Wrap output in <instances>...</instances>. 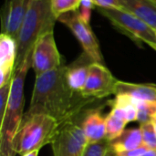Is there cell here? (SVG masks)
<instances>
[{
  "instance_id": "obj_1",
  "label": "cell",
  "mask_w": 156,
  "mask_h": 156,
  "mask_svg": "<svg viewBox=\"0 0 156 156\" xmlns=\"http://www.w3.org/2000/svg\"><path fill=\"white\" fill-rule=\"evenodd\" d=\"M66 70L67 66L63 64L36 77L30 105L24 116L43 113L62 123L78 116L85 105L94 101L69 87Z\"/></svg>"
},
{
  "instance_id": "obj_2",
  "label": "cell",
  "mask_w": 156,
  "mask_h": 156,
  "mask_svg": "<svg viewBox=\"0 0 156 156\" xmlns=\"http://www.w3.org/2000/svg\"><path fill=\"white\" fill-rule=\"evenodd\" d=\"M32 66V55L16 69L11 81V89L6 109L0 122V155L15 156L13 140L20 128L24 117L25 80Z\"/></svg>"
},
{
  "instance_id": "obj_3",
  "label": "cell",
  "mask_w": 156,
  "mask_h": 156,
  "mask_svg": "<svg viewBox=\"0 0 156 156\" xmlns=\"http://www.w3.org/2000/svg\"><path fill=\"white\" fill-rule=\"evenodd\" d=\"M56 21L58 19L52 13L50 0H31L16 39L17 44L16 69L32 55L38 38L53 31Z\"/></svg>"
},
{
  "instance_id": "obj_4",
  "label": "cell",
  "mask_w": 156,
  "mask_h": 156,
  "mask_svg": "<svg viewBox=\"0 0 156 156\" xmlns=\"http://www.w3.org/2000/svg\"><path fill=\"white\" fill-rule=\"evenodd\" d=\"M59 125L60 123L55 118L47 114L37 113L24 116L13 140V151L15 154L23 155L50 144Z\"/></svg>"
},
{
  "instance_id": "obj_5",
  "label": "cell",
  "mask_w": 156,
  "mask_h": 156,
  "mask_svg": "<svg viewBox=\"0 0 156 156\" xmlns=\"http://www.w3.org/2000/svg\"><path fill=\"white\" fill-rule=\"evenodd\" d=\"M97 10L133 40L144 42L156 51V30L144 20L124 8L97 7Z\"/></svg>"
},
{
  "instance_id": "obj_6",
  "label": "cell",
  "mask_w": 156,
  "mask_h": 156,
  "mask_svg": "<svg viewBox=\"0 0 156 156\" xmlns=\"http://www.w3.org/2000/svg\"><path fill=\"white\" fill-rule=\"evenodd\" d=\"M80 113L75 118L60 123L50 144L53 156L83 155L88 142L81 126L83 116L81 120H80Z\"/></svg>"
},
{
  "instance_id": "obj_7",
  "label": "cell",
  "mask_w": 156,
  "mask_h": 156,
  "mask_svg": "<svg viewBox=\"0 0 156 156\" xmlns=\"http://www.w3.org/2000/svg\"><path fill=\"white\" fill-rule=\"evenodd\" d=\"M58 21L69 27L80 43L84 53H86L94 62L103 64V56L101 51L99 41L91 29L90 23L85 22L80 17L79 10L58 17Z\"/></svg>"
},
{
  "instance_id": "obj_8",
  "label": "cell",
  "mask_w": 156,
  "mask_h": 156,
  "mask_svg": "<svg viewBox=\"0 0 156 156\" xmlns=\"http://www.w3.org/2000/svg\"><path fill=\"white\" fill-rule=\"evenodd\" d=\"M63 65L62 57L58 49L54 31L41 36L32 52V69L36 77L56 69Z\"/></svg>"
},
{
  "instance_id": "obj_9",
  "label": "cell",
  "mask_w": 156,
  "mask_h": 156,
  "mask_svg": "<svg viewBox=\"0 0 156 156\" xmlns=\"http://www.w3.org/2000/svg\"><path fill=\"white\" fill-rule=\"evenodd\" d=\"M116 80L112 72L102 63L92 62L90 66L86 84L81 91L84 97L90 99H103L115 94Z\"/></svg>"
},
{
  "instance_id": "obj_10",
  "label": "cell",
  "mask_w": 156,
  "mask_h": 156,
  "mask_svg": "<svg viewBox=\"0 0 156 156\" xmlns=\"http://www.w3.org/2000/svg\"><path fill=\"white\" fill-rule=\"evenodd\" d=\"M31 0H5L1 10V33L16 39Z\"/></svg>"
},
{
  "instance_id": "obj_11",
  "label": "cell",
  "mask_w": 156,
  "mask_h": 156,
  "mask_svg": "<svg viewBox=\"0 0 156 156\" xmlns=\"http://www.w3.org/2000/svg\"><path fill=\"white\" fill-rule=\"evenodd\" d=\"M17 44L15 37L1 33L0 35V87L12 81L16 70Z\"/></svg>"
},
{
  "instance_id": "obj_12",
  "label": "cell",
  "mask_w": 156,
  "mask_h": 156,
  "mask_svg": "<svg viewBox=\"0 0 156 156\" xmlns=\"http://www.w3.org/2000/svg\"><path fill=\"white\" fill-rule=\"evenodd\" d=\"M81 126L88 144H95L106 139V122L101 110L94 109L86 112Z\"/></svg>"
},
{
  "instance_id": "obj_13",
  "label": "cell",
  "mask_w": 156,
  "mask_h": 156,
  "mask_svg": "<svg viewBox=\"0 0 156 156\" xmlns=\"http://www.w3.org/2000/svg\"><path fill=\"white\" fill-rule=\"evenodd\" d=\"M92 62L94 61L83 52L78 59L67 66V81L74 91L81 93L87 81L90 66Z\"/></svg>"
},
{
  "instance_id": "obj_14",
  "label": "cell",
  "mask_w": 156,
  "mask_h": 156,
  "mask_svg": "<svg viewBox=\"0 0 156 156\" xmlns=\"http://www.w3.org/2000/svg\"><path fill=\"white\" fill-rule=\"evenodd\" d=\"M117 94L128 95L138 101H156V85L118 80L115 90V95Z\"/></svg>"
},
{
  "instance_id": "obj_15",
  "label": "cell",
  "mask_w": 156,
  "mask_h": 156,
  "mask_svg": "<svg viewBox=\"0 0 156 156\" xmlns=\"http://www.w3.org/2000/svg\"><path fill=\"white\" fill-rule=\"evenodd\" d=\"M122 8L135 15L156 30V5L150 0H119Z\"/></svg>"
},
{
  "instance_id": "obj_16",
  "label": "cell",
  "mask_w": 156,
  "mask_h": 156,
  "mask_svg": "<svg viewBox=\"0 0 156 156\" xmlns=\"http://www.w3.org/2000/svg\"><path fill=\"white\" fill-rule=\"evenodd\" d=\"M144 144L141 128L124 130L123 133L112 142H110L111 149L114 153L133 150Z\"/></svg>"
},
{
  "instance_id": "obj_17",
  "label": "cell",
  "mask_w": 156,
  "mask_h": 156,
  "mask_svg": "<svg viewBox=\"0 0 156 156\" xmlns=\"http://www.w3.org/2000/svg\"><path fill=\"white\" fill-rule=\"evenodd\" d=\"M106 122V140L112 142L118 138L125 130L127 121L117 109L112 108V111L105 117Z\"/></svg>"
},
{
  "instance_id": "obj_18",
  "label": "cell",
  "mask_w": 156,
  "mask_h": 156,
  "mask_svg": "<svg viewBox=\"0 0 156 156\" xmlns=\"http://www.w3.org/2000/svg\"><path fill=\"white\" fill-rule=\"evenodd\" d=\"M111 103L112 108L117 109L122 112L128 123L137 121V106L133 98L128 95L117 94Z\"/></svg>"
},
{
  "instance_id": "obj_19",
  "label": "cell",
  "mask_w": 156,
  "mask_h": 156,
  "mask_svg": "<svg viewBox=\"0 0 156 156\" xmlns=\"http://www.w3.org/2000/svg\"><path fill=\"white\" fill-rule=\"evenodd\" d=\"M137 106V122L142 123L154 122L156 116V101L135 100Z\"/></svg>"
},
{
  "instance_id": "obj_20",
  "label": "cell",
  "mask_w": 156,
  "mask_h": 156,
  "mask_svg": "<svg viewBox=\"0 0 156 156\" xmlns=\"http://www.w3.org/2000/svg\"><path fill=\"white\" fill-rule=\"evenodd\" d=\"M82 0H50V6L52 13L57 19L61 16L78 11L80 9Z\"/></svg>"
},
{
  "instance_id": "obj_21",
  "label": "cell",
  "mask_w": 156,
  "mask_h": 156,
  "mask_svg": "<svg viewBox=\"0 0 156 156\" xmlns=\"http://www.w3.org/2000/svg\"><path fill=\"white\" fill-rule=\"evenodd\" d=\"M111 150L110 142L104 139L95 144H88L82 156H107Z\"/></svg>"
},
{
  "instance_id": "obj_22",
  "label": "cell",
  "mask_w": 156,
  "mask_h": 156,
  "mask_svg": "<svg viewBox=\"0 0 156 156\" xmlns=\"http://www.w3.org/2000/svg\"><path fill=\"white\" fill-rule=\"evenodd\" d=\"M140 128L143 134L144 144L150 149L156 147V133L154 126V122H145L140 124Z\"/></svg>"
},
{
  "instance_id": "obj_23",
  "label": "cell",
  "mask_w": 156,
  "mask_h": 156,
  "mask_svg": "<svg viewBox=\"0 0 156 156\" xmlns=\"http://www.w3.org/2000/svg\"><path fill=\"white\" fill-rule=\"evenodd\" d=\"M10 89H11V82L3 87H0V122L3 119L6 109L9 94H10Z\"/></svg>"
},
{
  "instance_id": "obj_24",
  "label": "cell",
  "mask_w": 156,
  "mask_h": 156,
  "mask_svg": "<svg viewBox=\"0 0 156 156\" xmlns=\"http://www.w3.org/2000/svg\"><path fill=\"white\" fill-rule=\"evenodd\" d=\"M96 8H122L119 0H92Z\"/></svg>"
},
{
  "instance_id": "obj_25",
  "label": "cell",
  "mask_w": 156,
  "mask_h": 156,
  "mask_svg": "<svg viewBox=\"0 0 156 156\" xmlns=\"http://www.w3.org/2000/svg\"><path fill=\"white\" fill-rule=\"evenodd\" d=\"M149 149H150L149 147L143 144L142 146L133 150H128V151H123V152H119V153L113 152V153L115 156H143Z\"/></svg>"
},
{
  "instance_id": "obj_26",
  "label": "cell",
  "mask_w": 156,
  "mask_h": 156,
  "mask_svg": "<svg viewBox=\"0 0 156 156\" xmlns=\"http://www.w3.org/2000/svg\"><path fill=\"white\" fill-rule=\"evenodd\" d=\"M91 10L90 8H86V7H80V17L87 23H90V16H91Z\"/></svg>"
},
{
  "instance_id": "obj_27",
  "label": "cell",
  "mask_w": 156,
  "mask_h": 156,
  "mask_svg": "<svg viewBox=\"0 0 156 156\" xmlns=\"http://www.w3.org/2000/svg\"><path fill=\"white\" fill-rule=\"evenodd\" d=\"M143 156H156V147L149 149Z\"/></svg>"
},
{
  "instance_id": "obj_28",
  "label": "cell",
  "mask_w": 156,
  "mask_h": 156,
  "mask_svg": "<svg viewBox=\"0 0 156 156\" xmlns=\"http://www.w3.org/2000/svg\"><path fill=\"white\" fill-rule=\"evenodd\" d=\"M38 153H39V150H35V151L27 153V154H25L21 156H38Z\"/></svg>"
},
{
  "instance_id": "obj_29",
  "label": "cell",
  "mask_w": 156,
  "mask_h": 156,
  "mask_svg": "<svg viewBox=\"0 0 156 156\" xmlns=\"http://www.w3.org/2000/svg\"><path fill=\"white\" fill-rule=\"evenodd\" d=\"M107 156H115V154H114L113 151H112V150H111V151H110V153L108 154V155Z\"/></svg>"
},
{
  "instance_id": "obj_30",
  "label": "cell",
  "mask_w": 156,
  "mask_h": 156,
  "mask_svg": "<svg viewBox=\"0 0 156 156\" xmlns=\"http://www.w3.org/2000/svg\"><path fill=\"white\" fill-rule=\"evenodd\" d=\"M154 122V130H155V133H156V122Z\"/></svg>"
},
{
  "instance_id": "obj_31",
  "label": "cell",
  "mask_w": 156,
  "mask_h": 156,
  "mask_svg": "<svg viewBox=\"0 0 156 156\" xmlns=\"http://www.w3.org/2000/svg\"><path fill=\"white\" fill-rule=\"evenodd\" d=\"M150 1H152V2H153V3H154V4L156 5V0H150Z\"/></svg>"
},
{
  "instance_id": "obj_32",
  "label": "cell",
  "mask_w": 156,
  "mask_h": 156,
  "mask_svg": "<svg viewBox=\"0 0 156 156\" xmlns=\"http://www.w3.org/2000/svg\"><path fill=\"white\" fill-rule=\"evenodd\" d=\"M154 122H156V116H155V118H154Z\"/></svg>"
},
{
  "instance_id": "obj_33",
  "label": "cell",
  "mask_w": 156,
  "mask_h": 156,
  "mask_svg": "<svg viewBox=\"0 0 156 156\" xmlns=\"http://www.w3.org/2000/svg\"><path fill=\"white\" fill-rule=\"evenodd\" d=\"M0 156H3V155H0Z\"/></svg>"
}]
</instances>
